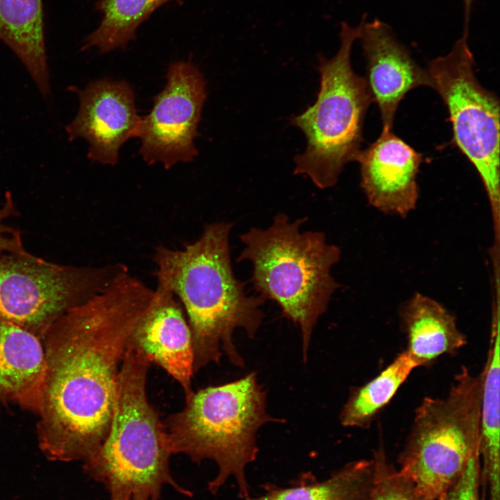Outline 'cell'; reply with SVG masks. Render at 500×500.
<instances>
[{"instance_id": "14", "label": "cell", "mask_w": 500, "mask_h": 500, "mask_svg": "<svg viewBox=\"0 0 500 500\" xmlns=\"http://www.w3.org/2000/svg\"><path fill=\"white\" fill-rule=\"evenodd\" d=\"M128 345L140 349L183 388L185 398L194 390L192 333L183 308L170 292L156 289L153 300L136 325Z\"/></svg>"}, {"instance_id": "13", "label": "cell", "mask_w": 500, "mask_h": 500, "mask_svg": "<svg viewBox=\"0 0 500 500\" xmlns=\"http://www.w3.org/2000/svg\"><path fill=\"white\" fill-rule=\"evenodd\" d=\"M359 39L366 62L365 78L372 101L379 109L382 131H392L400 102L415 88H431L429 75L412 58L392 28L380 19L366 22L365 19Z\"/></svg>"}, {"instance_id": "9", "label": "cell", "mask_w": 500, "mask_h": 500, "mask_svg": "<svg viewBox=\"0 0 500 500\" xmlns=\"http://www.w3.org/2000/svg\"><path fill=\"white\" fill-rule=\"evenodd\" d=\"M127 270L121 263L72 267L28 252L0 254V317L42 340L69 310L92 299Z\"/></svg>"}, {"instance_id": "3", "label": "cell", "mask_w": 500, "mask_h": 500, "mask_svg": "<svg viewBox=\"0 0 500 500\" xmlns=\"http://www.w3.org/2000/svg\"><path fill=\"white\" fill-rule=\"evenodd\" d=\"M151 361L128 346L117 376L112 418L99 447L83 460L85 471L103 483L111 500H158L164 485L183 494L170 474L162 422L150 403Z\"/></svg>"}, {"instance_id": "23", "label": "cell", "mask_w": 500, "mask_h": 500, "mask_svg": "<svg viewBox=\"0 0 500 500\" xmlns=\"http://www.w3.org/2000/svg\"><path fill=\"white\" fill-rule=\"evenodd\" d=\"M481 457L473 458L455 484L440 500H486L481 491Z\"/></svg>"}, {"instance_id": "1", "label": "cell", "mask_w": 500, "mask_h": 500, "mask_svg": "<svg viewBox=\"0 0 500 500\" xmlns=\"http://www.w3.org/2000/svg\"><path fill=\"white\" fill-rule=\"evenodd\" d=\"M155 293L126 271L44 335L37 435L47 459L83 461L106 438L131 336Z\"/></svg>"}, {"instance_id": "7", "label": "cell", "mask_w": 500, "mask_h": 500, "mask_svg": "<svg viewBox=\"0 0 500 500\" xmlns=\"http://www.w3.org/2000/svg\"><path fill=\"white\" fill-rule=\"evenodd\" d=\"M482 385V372L462 366L445 397H426L415 411L399 471L425 500H440L480 456Z\"/></svg>"}, {"instance_id": "12", "label": "cell", "mask_w": 500, "mask_h": 500, "mask_svg": "<svg viewBox=\"0 0 500 500\" xmlns=\"http://www.w3.org/2000/svg\"><path fill=\"white\" fill-rule=\"evenodd\" d=\"M360 186L369 205L391 215L406 217L419 196L417 174L422 156L392 131H382L378 139L360 150Z\"/></svg>"}, {"instance_id": "22", "label": "cell", "mask_w": 500, "mask_h": 500, "mask_svg": "<svg viewBox=\"0 0 500 500\" xmlns=\"http://www.w3.org/2000/svg\"><path fill=\"white\" fill-rule=\"evenodd\" d=\"M374 480L371 500H425L398 469L388 461L382 446L374 452Z\"/></svg>"}, {"instance_id": "2", "label": "cell", "mask_w": 500, "mask_h": 500, "mask_svg": "<svg viewBox=\"0 0 500 500\" xmlns=\"http://www.w3.org/2000/svg\"><path fill=\"white\" fill-rule=\"evenodd\" d=\"M232 226L230 222L207 224L200 238L183 249L160 245L155 250L157 288L178 298L191 330L194 374L210 363L219 364L224 353L231 363L244 367L233 333L242 328L253 338L264 318V299L249 296L233 271Z\"/></svg>"}, {"instance_id": "17", "label": "cell", "mask_w": 500, "mask_h": 500, "mask_svg": "<svg viewBox=\"0 0 500 500\" xmlns=\"http://www.w3.org/2000/svg\"><path fill=\"white\" fill-rule=\"evenodd\" d=\"M0 40L17 56L43 97L51 94L42 0H0Z\"/></svg>"}, {"instance_id": "16", "label": "cell", "mask_w": 500, "mask_h": 500, "mask_svg": "<svg viewBox=\"0 0 500 500\" xmlns=\"http://www.w3.org/2000/svg\"><path fill=\"white\" fill-rule=\"evenodd\" d=\"M407 351L418 367H428L444 354H454L467 344L465 335L444 306L416 293L400 308Z\"/></svg>"}, {"instance_id": "10", "label": "cell", "mask_w": 500, "mask_h": 500, "mask_svg": "<svg viewBox=\"0 0 500 500\" xmlns=\"http://www.w3.org/2000/svg\"><path fill=\"white\" fill-rule=\"evenodd\" d=\"M206 97L205 78L191 62L169 65L165 88L139 125L140 152L145 162H161L169 169L194 160L197 155L194 140Z\"/></svg>"}, {"instance_id": "11", "label": "cell", "mask_w": 500, "mask_h": 500, "mask_svg": "<svg viewBox=\"0 0 500 500\" xmlns=\"http://www.w3.org/2000/svg\"><path fill=\"white\" fill-rule=\"evenodd\" d=\"M77 115L65 128L69 139H85L90 160L115 165L122 145L138 135L142 118L137 115L133 89L124 81L104 78L77 89Z\"/></svg>"}, {"instance_id": "8", "label": "cell", "mask_w": 500, "mask_h": 500, "mask_svg": "<svg viewBox=\"0 0 500 500\" xmlns=\"http://www.w3.org/2000/svg\"><path fill=\"white\" fill-rule=\"evenodd\" d=\"M468 36L462 35L445 56L429 62L431 88L443 100L456 145L478 174L499 231V101L474 73Z\"/></svg>"}, {"instance_id": "20", "label": "cell", "mask_w": 500, "mask_h": 500, "mask_svg": "<svg viewBox=\"0 0 500 500\" xmlns=\"http://www.w3.org/2000/svg\"><path fill=\"white\" fill-rule=\"evenodd\" d=\"M172 1L99 0L95 8L103 16L99 26L87 37L83 49L97 48L101 53L124 47L135 38L138 27L159 7Z\"/></svg>"}, {"instance_id": "6", "label": "cell", "mask_w": 500, "mask_h": 500, "mask_svg": "<svg viewBox=\"0 0 500 500\" xmlns=\"http://www.w3.org/2000/svg\"><path fill=\"white\" fill-rule=\"evenodd\" d=\"M356 26L342 22L340 47L330 59L318 56L320 85L315 103L290 118L306 139L305 151L295 156L294 174L304 175L320 189L334 186L344 167L355 161L372 98L365 78L353 71L351 53L363 22Z\"/></svg>"}, {"instance_id": "5", "label": "cell", "mask_w": 500, "mask_h": 500, "mask_svg": "<svg viewBox=\"0 0 500 500\" xmlns=\"http://www.w3.org/2000/svg\"><path fill=\"white\" fill-rule=\"evenodd\" d=\"M307 218L290 221L278 213L267 229L251 228L240 235L244 247L237 261H249L254 289L275 301L283 315L299 326L304 362L315 326L340 284L331 276L340 249L324 233L301 231Z\"/></svg>"}, {"instance_id": "18", "label": "cell", "mask_w": 500, "mask_h": 500, "mask_svg": "<svg viewBox=\"0 0 500 500\" xmlns=\"http://www.w3.org/2000/svg\"><path fill=\"white\" fill-rule=\"evenodd\" d=\"M374 473V458L353 461L322 481L272 487L260 496L244 500H371Z\"/></svg>"}, {"instance_id": "21", "label": "cell", "mask_w": 500, "mask_h": 500, "mask_svg": "<svg viewBox=\"0 0 500 500\" xmlns=\"http://www.w3.org/2000/svg\"><path fill=\"white\" fill-rule=\"evenodd\" d=\"M499 312H492L487 360L483 369L481 403V459L500 458V326Z\"/></svg>"}, {"instance_id": "19", "label": "cell", "mask_w": 500, "mask_h": 500, "mask_svg": "<svg viewBox=\"0 0 500 500\" xmlns=\"http://www.w3.org/2000/svg\"><path fill=\"white\" fill-rule=\"evenodd\" d=\"M416 367L406 351L398 354L376 376L351 390L340 415L341 424L369 428Z\"/></svg>"}, {"instance_id": "24", "label": "cell", "mask_w": 500, "mask_h": 500, "mask_svg": "<svg viewBox=\"0 0 500 500\" xmlns=\"http://www.w3.org/2000/svg\"><path fill=\"white\" fill-rule=\"evenodd\" d=\"M16 209L10 193L6 194V201L0 208V254L5 253H25L19 233L5 224L6 219L16 215Z\"/></svg>"}, {"instance_id": "4", "label": "cell", "mask_w": 500, "mask_h": 500, "mask_svg": "<svg viewBox=\"0 0 500 500\" xmlns=\"http://www.w3.org/2000/svg\"><path fill=\"white\" fill-rule=\"evenodd\" d=\"M266 397L256 372L193 392L181 410L162 422L167 449L194 462L215 461L218 473L208 483L212 493L233 478L240 496L249 497L246 467L258 452L257 432L267 423L285 422L267 413Z\"/></svg>"}, {"instance_id": "15", "label": "cell", "mask_w": 500, "mask_h": 500, "mask_svg": "<svg viewBox=\"0 0 500 500\" xmlns=\"http://www.w3.org/2000/svg\"><path fill=\"white\" fill-rule=\"evenodd\" d=\"M42 340L0 317V405L38 412L45 371Z\"/></svg>"}, {"instance_id": "25", "label": "cell", "mask_w": 500, "mask_h": 500, "mask_svg": "<svg viewBox=\"0 0 500 500\" xmlns=\"http://www.w3.org/2000/svg\"><path fill=\"white\" fill-rule=\"evenodd\" d=\"M474 0H462L464 8V30L463 35H469V24Z\"/></svg>"}]
</instances>
